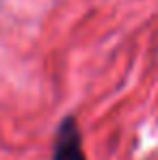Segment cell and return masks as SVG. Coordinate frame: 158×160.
I'll return each mask as SVG.
<instances>
[{"mask_svg": "<svg viewBox=\"0 0 158 160\" xmlns=\"http://www.w3.org/2000/svg\"><path fill=\"white\" fill-rule=\"evenodd\" d=\"M54 160H84L82 154V143L76 121L67 119L56 134V145H54Z\"/></svg>", "mask_w": 158, "mask_h": 160, "instance_id": "cell-1", "label": "cell"}]
</instances>
